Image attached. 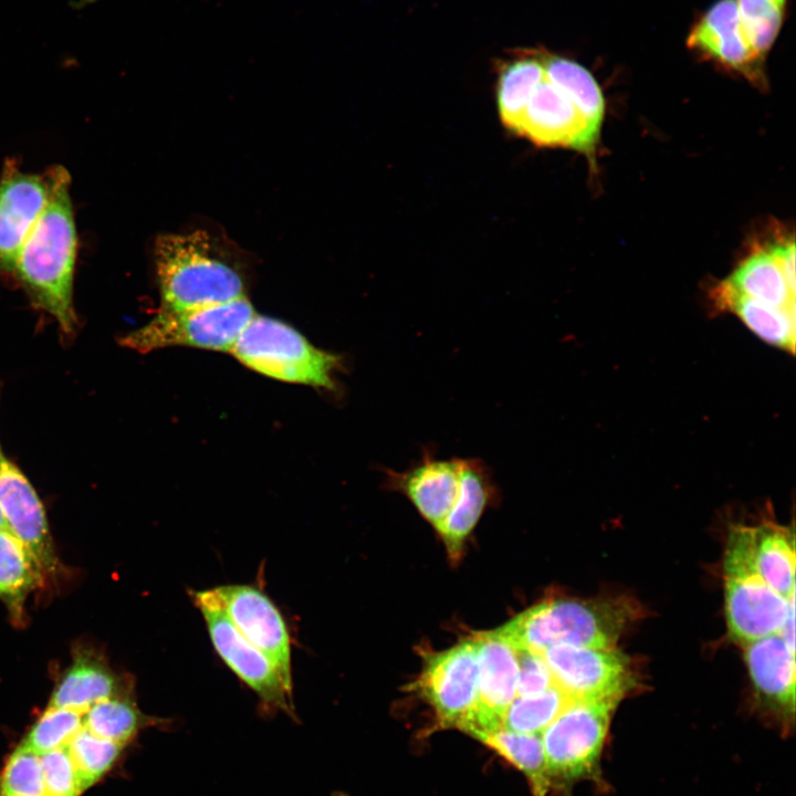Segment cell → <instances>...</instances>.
<instances>
[{
	"mask_svg": "<svg viewBox=\"0 0 796 796\" xmlns=\"http://www.w3.org/2000/svg\"><path fill=\"white\" fill-rule=\"evenodd\" d=\"M46 205L19 253L14 272L35 303L71 333L76 228L70 197V175L55 166L48 172Z\"/></svg>",
	"mask_w": 796,
	"mask_h": 796,
	"instance_id": "1",
	"label": "cell"
},
{
	"mask_svg": "<svg viewBox=\"0 0 796 796\" xmlns=\"http://www.w3.org/2000/svg\"><path fill=\"white\" fill-rule=\"evenodd\" d=\"M638 611L622 597L556 598L532 606L494 631L513 648L537 653L557 645L608 649L617 646Z\"/></svg>",
	"mask_w": 796,
	"mask_h": 796,
	"instance_id": "2",
	"label": "cell"
},
{
	"mask_svg": "<svg viewBox=\"0 0 796 796\" xmlns=\"http://www.w3.org/2000/svg\"><path fill=\"white\" fill-rule=\"evenodd\" d=\"M155 256L163 311L196 310L244 295L240 275L212 252L203 231L160 235Z\"/></svg>",
	"mask_w": 796,
	"mask_h": 796,
	"instance_id": "3",
	"label": "cell"
},
{
	"mask_svg": "<svg viewBox=\"0 0 796 796\" xmlns=\"http://www.w3.org/2000/svg\"><path fill=\"white\" fill-rule=\"evenodd\" d=\"M619 700H569L541 733L552 788L570 795L579 782L604 787L601 757Z\"/></svg>",
	"mask_w": 796,
	"mask_h": 796,
	"instance_id": "4",
	"label": "cell"
},
{
	"mask_svg": "<svg viewBox=\"0 0 796 796\" xmlns=\"http://www.w3.org/2000/svg\"><path fill=\"white\" fill-rule=\"evenodd\" d=\"M724 612L729 637L745 646L779 633L795 594L788 598L768 586L752 562L746 525L730 528L723 561Z\"/></svg>",
	"mask_w": 796,
	"mask_h": 796,
	"instance_id": "5",
	"label": "cell"
},
{
	"mask_svg": "<svg viewBox=\"0 0 796 796\" xmlns=\"http://www.w3.org/2000/svg\"><path fill=\"white\" fill-rule=\"evenodd\" d=\"M230 353L247 367L290 383L334 390L341 357L316 348L291 326L254 315Z\"/></svg>",
	"mask_w": 796,
	"mask_h": 796,
	"instance_id": "6",
	"label": "cell"
},
{
	"mask_svg": "<svg viewBox=\"0 0 796 796\" xmlns=\"http://www.w3.org/2000/svg\"><path fill=\"white\" fill-rule=\"evenodd\" d=\"M254 315L244 295L196 310H161L148 324L124 336L121 343L140 353L176 345L230 352Z\"/></svg>",
	"mask_w": 796,
	"mask_h": 796,
	"instance_id": "7",
	"label": "cell"
},
{
	"mask_svg": "<svg viewBox=\"0 0 796 796\" xmlns=\"http://www.w3.org/2000/svg\"><path fill=\"white\" fill-rule=\"evenodd\" d=\"M195 605L203 616L211 642L224 663L259 696L264 710L295 718L292 690L271 660L233 626L212 588L195 591Z\"/></svg>",
	"mask_w": 796,
	"mask_h": 796,
	"instance_id": "8",
	"label": "cell"
},
{
	"mask_svg": "<svg viewBox=\"0 0 796 796\" xmlns=\"http://www.w3.org/2000/svg\"><path fill=\"white\" fill-rule=\"evenodd\" d=\"M543 657L554 684L569 700H619L636 685L629 657L617 647L557 645Z\"/></svg>",
	"mask_w": 796,
	"mask_h": 796,
	"instance_id": "9",
	"label": "cell"
},
{
	"mask_svg": "<svg viewBox=\"0 0 796 796\" xmlns=\"http://www.w3.org/2000/svg\"><path fill=\"white\" fill-rule=\"evenodd\" d=\"M416 688L431 705L442 727L462 730L478 703V662L473 638L430 654Z\"/></svg>",
	"mask_w": 796,
	"mask_h": 796,
	"instance_id": "10",
	"label": "cell"
},
{
	"mask_svg": "<svg viewBox=\"0 0 796 796\" xmlns=\"http://www.w3.org/2000/svg\"><path fill=\"white\" fill-rule=\"evenodd\" d=\"M212 590L233 626L271 660L292 690L291 639L277 607L254 586L223 585Z\"/></svg>",
	"mask_w": 796,
	"mask_h": 796,
	"instance_id": "11",
	"label": "cell"
},
{
	"mask_svg": "<svg viewBox=\"0 0 796 796\" xmlns=\"http://www.w3.org/2000/svg\"><path fill=\"white\" fill-rule=\"evenodd\" d=\"M758 709L788 734L795 722V649L781 633L743 646Z\"/></svg>",
	"mask_w": 796,
	"mask_h": 796,
	"instance_id": "12",
	"label": "cell"
},
{
	"mask_svg": "<svg viewBox=\"0 0 796 796\" xmlns=\"http://www.w3.org/2000/svg\"><path fill=\"white\" fill-rule=\"evenodd\" d=\"M478 662V703L462 731L475 736L503 727L506 710L517 695L516 649L494 630L473 637Z\"/></svg>",
	"mask_w": 796,
	"mask_h": 796,
	"instance_id": "13",
	"label": "cell"
},
{
	"mask_svg": "<svg viewBox=\"0 0 796 796\" xmlns=\"http://www.w3.org/2000/svg\"><path fill=\"white\" fill-rule=\"evenodd\" d=\"M599 129L546 78L536 87L514 134L538 146L590 153Z\"/></svg>",
	"mask_w": 796,
	"mask_h": 796,
	"instance_id": "14",
	"label": "cell"
},
{
	"mask_svg": "<svg viewBox=\"0 0 796 796\" xmlns=\"http://www.w3.org/2000/svg\"><path fill=\"white\" fill-rule=\"evenodd\" d=\"M0 509L9 531L28 548L44 575H53L59 558L43 504L28 478L0 447Z\"/></svg>",
	"mask_w": 796,
	"mask_h": 796,
	"instance_id": "15",
	"label": "cell"
},
{
	"mask_svg": "<svg viewBox=\"0 0 796 796\" xmlns=\"http://www.w3.org/2000/svg\"><path fill=\"white\" fill-rule=\"evenodd\" d=\"M50 185L48 175L21 171L8 160L0 177V270L13 273L29 233L41 216Z\"/></svg>",
	"mask_w": 796,
	"mask_h": 796,
	"instance_id": "16",
	"label": "cell"
},
{
	"mask_svg": "<svg viewBox=\"0 0 796 796\" xmlns=\"http://www.w3.org/2000/svg\"><path fill=\"white\" fill-rule=\"evenodd\" d=\"M688 46L755 83L764 81V59L743 29L735 0H719L693 25Z\"/></svg>",
	"mask_w": 796,
	"mask_h": 796,
	"instance_id": "17",
	"label": "cell"
},
{
	"mask_svg": "<svg viewBox=\"0 0 796 796\" xmlns=\"http://www.w3.org/2000/svg\"><path fill=\"white\" fill-rule=\"evenodd\" d=\"M461 458L439 459L425 450L410 468L398 472L386 469L389 489L404 493L422 517L436 530L452 510L459 494Z\"/></svg>",
	"mask_w": 796,
	"mask_h": 796,
	"instance_id": "18",
	"label": "cell"
},
{
	"mask_svg": "<svg viewBox=\"0 0 796 796\" xmlns=\"http://www.w3.org/2000/svg\"><path fill=\"white\" fill-rule=\"evenodd\" d=\"M130 693L105 658L88 647L73 652L72 663L62 674L50 698L49 706L86 712L93 704L114 695Z\"/></svg>",
	"mask_w": 796,
	"mask_h": 796,
	"instance_id": "19",
	"label": "cell"
},
{
	"mask_svg": "<svg viewBox=\"0 0 796 796\" xmlns=\"http://www.w3.org/2000/svg\"><path fill=\"white\" fill-rule=\"evenodd\" d=\"M491 470L476 458H461L460 488L452 510L436 530L451 559L460 557L463 543L471 533L493 494Z\"/></svg>",
	"mask_w": 796,
	"mask_h": 796,
	"instance_id": "20",
	"label": "cell"
},
{
	"mask_svg": "<svg viewBox=\"0 0 796 796\" xmlns=\"http://www.w3.org/2000/svg\"><path fill=\"white\" fill-rule=\"evenodd\" d=\"M752 562L758 575L775 591L788 598L795 594L794 532L767 521L747 525Z\"/></svg>",
	"mask_w": 796,
	"mask_h": 796,
	"instance_id": "21",
	"label": "cell"
},
{
	"mask_svg": "<svg viewBox=\"0 0 796 796\" xmlns=\"http://www.w3.org/2000/svg\"><path fill=\"white\" fill-rule=\"evenodd\" d=\"M713 298L721 310L735 314L756 336L784 350H795V311L756 302L737 292L726 280L719 283Z\"/></svg>",
	"mask_w": 796,
	"mask_h": 796,
	"instance_id": "22",
	"label": "cell"
},
{
	"mask_svg": "<svg viewBox=\"0 0 796 796\" xmlns=\"http://www.w3.org/2000/svg\"><path fill=\"white\" fill-rule=\"evenodd\" d=\"M44 573L28 548L8 530H0V600L15 625L24 622V604L42 586Z\"/></svg>",
	"mask_w": 796,
	"mask_h": 796,
	"instance_id": "23",
	"label": "cell"
},
{
	"mask_svg": "<svg viewBox=\"0 0 796 796\" xmlns=\"http://www.w3.org/2000/svg\"><path fill=\"white\" fill-rule=\"evenodd\" d=\"M544 78L540 51H521L500 63L495 95L499 115L506 129L515 133L527 103Z\"/></svg>",
	"mask_w": 796,
	"mask_h": 796,
	"instance_id": "24",
	"label": "cell"
},
{
	"mask_svg": "<svg viewBox=\"0 0 796 796\" xmlns=\"http://www.w3.org/2000/svg\"><path fill=\"white\" fill-rule=\"evenodd\" d=\"M726 281L751 300L795 311V289L769 250H760L746 258Z\"/></svg>",
	"mask_w": 796,
	"mask_h": 796,
	"instance_id": "25",
	"label": "cell"
},
{
	"mask_svg": "<svg viewBox=\"0 0 796 796\" xmlns=\"http://www.w3.org/2000/svg\"><path fill=\"white\" fill-rule=\"evenodd\" d=\"M474 737L523 772L528 779L532 796H548L552 782L541 734L517 733L501 727Z\"/></svg>",
	"mask_w": 796,
	"mask_h": 796,
	"instance_id": "26",
	"label": "cell"
},
{
	"mask_svg": "<svg viewBox=\"0 0 796 796\" xmlns=\"http://www.w3.org/2000/svg\"><path fill=\"white\" fill-rule=\"evenodd\" d=\"M545 78L556 86L600 130L605 102L599 85L580 64L540 51Z\"/></svg>",
	"mask_w": 796,
	"mask_h": 796,
	"instance_id": "27",
	"label": "cell"
},
{
	"mask_svg": "<svg viewBox=\"0 0 796 796\" xmlns=\"http://www.w3.org/2000/svg\"><path fill=\"white\" fill-rule=\"evenodd\" d=\"M82 722L92 733L126 745L143 727L159 720L143 714L130 693H125L93 704L83 713Z\"/></svg>",
	"mask_w": 796,
	"mask_h": 796,
	"instance_id": "28",
	"label": "cell"
},
{
	"mask_svg": "<svg viewBox=\"0 0 796 796\" xmlns=\"http://www.w3.org/2000/svg\"><path fill=\"white\" fill-rule=\"evenodd\" d=\"M556 685L533 695H516L505 712L503 729L517 733L541 734L568 703Z\"/></svg>",
	"mask_w": 796,
	"mask_h": 796,
	"instance_id": "29",
	"label": "cell"
},
{
	"mask_svg": "<svg viewBox=\"0 0 796 796\" xmlns=\"http://www.w3.org/2000/svg\"><path fill=\"white\" fill-rule=\"evenodd\" d=\"M82 718L83 713L48 705L19 745L35 754L61 751L81 729Z\"/></svg>",
	"mask_w": 796,
	"mask_h": 796,
	"instance_id": "30",
	"label": "cell"
},
{
	"mask_svg": "<svg viewBox=\"0 0 796 796\" xmlns=\"http://www.w3.org/2000/svg\"><path fill=\"white\" fill-rule=\"evenodd\" d=\"M735 3L747 39L765 57L783 24L787 0H735Z\"/></svg>",
	"mask_w": 796,
	"mask_h": 796,
	"instance_id": "31",
	"label": "cell"
},
{
	"mask_svg": "<svg viewBox=\"0 0 796 796\" xmlns=\"http://www.w3.org/2000/svg\"><path fill=\"white\" fill-rule=\"evenodd\" d=\"M0 796H45L34 753L18 745L10 754L0 773Z\"/></svg>",
	"mask_w": 796,
	"mask_h": 796,
	"instance_id": "32",
	"label": "cell"
},
{
	"mask_svg": "<svg viewBox=\"0 0 796 796\" xmlns=\"http://www.w3.org/2000/svg\"><path fill=\"white\" fill-rule=\"evenodd\" d=\"M516 654L519 666L517 695L537 694L555 685L543 653L516 649Z\"/></svg>",
	"mask_w": 796,
	"mask_h": 796,
	"instance_id": "33",
	"label": "cell"
},
{
	"mask_svg": "<svg viewBox=\"0 0 796 796\" xmlns=\"http://www.w3.org/2000/svg\"><path fill=\"white\" fill-rule=\"evenodd\" d=\"M781 269L783 270L789 285L795 289V247L794 242H783L768 249Z\"/></svg>",
	"mask_w": 796,
	"mask_h": 796,
	"instance_id": "34",
	"label": "cell"
},
{
	"mask_svg": "<svg viewBox=\"0 0 796 796\" xmlns=\"http://www.w3.org/2000/svg\"><path fill=\"white\" fill-rule=\"evenodd\" d=\"M0 530H8V531H9L8 525H7V523H6V520H4V516H3L2 512H1V509H0Z\"/></svg>",
	"mask_w": 796,
	"mask_h": 796,
	"instance_id": "35",
	"label": "cell"
}]
</instances>
